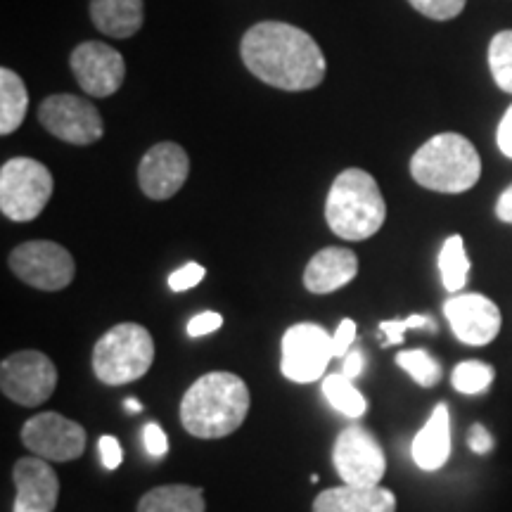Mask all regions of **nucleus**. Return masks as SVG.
Segmentation results:
<instances>
[{
	"instance_id": "obj_1",
	"label": "nucleus",
	"mask_w": 512,
	"mask_h": 512,
	"mask_svg": "<svg viewBox=\"0 0 512 512\" xmlns=\"http://www.w3.org/2000/svg\"><path fill=\"white\" fill-rule=\"evenodd\" d=\"M240 55L256 79L280 91H311L325 79V55L313 36L285 22H259L242 36Z\"/></svg>"
},
{
	"instance_id": "obj_2",
	"label": "nucleus",
	"mask_w": 512,
	"mask_h": 512,
	"mask_svg": "<svg viewBox=\"0 0 512 512\" xmlns=\"http://www.w3.org/2000/svg\"><path fill=\"white\" fill-rule=\"evenodd\" d=\"M249 389L233 373H207L190 384L181 401V422L192 437L223 439L245 422Z\"/></svg>"
},
{
	"instance_id": "obj_3",
	"label": "nucleus",
	"mask_w": 512,
	"mask_h": 512,
	"mask_svg": "<svg viewBox=\"0 0 512 512\" xmlns=\"http://www.w3.org/2000/svg\"><path fill=\"white\" fill-rule=\"evenodd\" d=\"M325 219L332 233L342 240L361 242L373 238L387 219L380 185L368 171L344 169L328 192Z\"/></svg>"
},
{
	"instance_id": "obj_4",
	"label": "nucleus",
	"mask_w": 512,
	"mask_h": 512,
	"mask_svg": "<svg viewBox=\"0 0 512 512\" xmlns=\"http://www.w3.org/2000/svg\"><path fill=\"white\" fill-rule=\"evenodd\" d=\"M411 176L422 188L458 195L475 188L482 176V159L465 136L439 133L413 155Z\"/></svg>"
},
{
	"instance_id": "obj_5",
	"label": "nucleus",
	"mask_w": 512,
	"mask_h": 512,
	"mask_svg": "<svg viewBox=\"0 0 512 512\" xmlns=\"http://www.w3.org/2000/svg\"><path fill=\"white\" fill-rule=\"evenodd\" d=\"M155 361V339L138 323H119L98 339L93 349V373L102 384L136 382Z\"/></svg>"
},
{
	"instance_id": "obj_6",
	"label": "nucleus",
	"mask_w": 512,
	"mask_h": 512,
	"mask_svg": "<svg viewBox=\"0 0 512 512\" xmlns=\"http://www.w3.org/2000/svg\"><path fill=\"white\" fill-rule=\"evenodd\" d=\"M53 197L48 166L31 157H15L0 169V211L10 221L27 223L41 216Z\"/></svg>"
},
{
	"instance_id": "obj_7",
	"label": "nucleus",
	"mask_w": 512,
	"mask_h": 512,
	"mask_svg": "<svg viewBox=\"0 0 512 512\" xmlns=\"http://www.w3.org/2000/svg\"><path fill=\"white\" fill-rule=\"evenodd\" d=\"M10 268L22 283L43 292H60L76 275L74 256L50 240L24 242L12 249Z\"/></svg>"
},
{
	"instance_id": "obj_8",
	"label": "nucleus",
	"mask_w": 512,
	"mask_h": 512,
	"mask_svg": "<svg viewBox=\"0 0 512 512\" xmlns=\"http://www.w3.org/2000/svg\"><path fill=\"white\" fill-rule=\"evenodd\" d=\"M57 387V368L41 351H19L0 363V389L19 406H41Z\"/></svg>"
},
{
	"instance_id": "obj_9",
	"label": "nucleus",
	"mask_w": 512,
	"mask_h": 512,
	"mask_svg": "<svg viewBox=\"0 0 512 512\" xmlns=\"http://www.w3.org/2000/svg\"><path fill=\"white\" fill-rule=\"evenodd\" d=\"M38 121L50 136L69 145H93L105 133L100 112L79 95H50L38 107Z\"/></svg>"
},
{
	"instance_id": "obj_10",
	"label": "nucleus",
	"mask_w": 512,
	"mask_h": 512,
	"mask_svg": "<svg viewBox=\"0 0 512 512\" xmlns=\"http://www.w3.org/2000/svg\"><path fill=\"white\" fill-rule=\"evenodd\" d=\"M332 463L342 482L351 486H377L387 470L380 441L361 425H351L339 434L332 448Z\"/></svg>"
},
{
	"instance_id": "obj_11",
	"label": "nucleus",
	"mask_w": 512,
	"mask_h": 512,
	"mask_svg": "<svg viewBox=\"0 0 512 512\" xmlns=\"http://www.w3.org/2000/svg\"><path fill=\"white\" fill-rule=\"evenodd\" d=\"M332 356L330 332L316 323H299L285 332L280 370L287 380L309 384L325 375Z\"/></svg>"
},
{
	"instance_id": "obj_12",
	"label": "nucleus",
	"mask_w": 512,
	"mask_h": 512,
	"mask_svg": "<svg viewBox=\"0 0 512 512\" xmlns=\"http://www.w3.org/2000/svg\"><path fill=\"white\" fill-rule=\"evenodd\" d=\"M22 441L43 460L67 463L79 458L86 448V430L60 413H41L24 422Z\"/></svg>"
},
{
	"instance_id": "obj_13",
	"label": "nucleus",
	"mask_w": 512,
	"mask_h": 512,
	"mask_svg": "<svg viewBox=\"0 0 512 512\" xmlns=\"http://www.w3.org/2000/svg\"><path fill=\"white\" fill-rule=\"evenodd\" d=\"M72 72L79 81L81 91L93 98H110L124 86L126 79V62L119 50L100 41H86L74 48Z\"/></svg>"
},
{
	"instance_id": "obj_14",
	"label": "nucleus",
	"mask_w": 512,
	"mask_h": 512,
	"mask_svg": "<svg viewBox=\"0 0 512 512\" xmlns=\"http://www.w3.org/2000/svg\"><path fill=\"white\" fill-rule=\"evenodd\" d=\"M190 174L188 152L176 143H157L145 152L138 166L140 190L150 200H169L183 188Z\"/></svg>"
},
{
	"instance_id": "obj_15",
	"label": "nucleus",
	"mask_w": 512,
	"mask_h": 512,
	"mask_svg": "<svg viewBox=\"0 0 512 512\" xmlns=\"http://www.w3.org/2000/svg\"><path fill=\"white\" fill-rule=\"evenodd\" d=\"M444 313L453 335L470 347L494 342L501 330V311L484 294H456L444 304Z\"/></svg>"
},
{
	"instance_id": "obj_16",
	"label": "nucleus",
	"mask_w": 512,
	"mask_h": 512,
	"mask_svg": "<svg viewBox=\"0 0 512 512\" xmlns=\"http://www.w3.org/2000/svg\"><path fill=\"white\" fill-rule=\"evenodd\" d=\"M17 498L12 512H53L60 498V479L50 467V460L22 458L12 470Z\"/></svg>"
},
{
	"instance_id": "obj_17",
	"label": "nucleus",
	"mask_w": 512,
	"mask_h": 512,
	"mask_svg": "<svg viewBox=\"0 0 512 512\" xmlns=\"http://www.w3.org/2000/svg\"><path fill=\"white\" fill-rule=\"evenodd\" d=\"M358 273V256L347 247H325L304 271V285L313 294H330L349 285Z\"/></svg>"
},
{
	"instance_id": "obj_18",
	"label": "nucleus",
	"mask_w": 512,
	"mask_h": 512,
	"mask_svg": "<svg viewBox=\"0 0 512 512\" xmlns=\"http://www.w3.org/2000/svg\"><path fill=\"white\" fill-rule=\"evenodd\" d=\"M313 512H396V496L377 486H337L318 494Z\"/></svg>"
},
{
	"instance_id": "obj_19",
	"label": "nucleus",
	"mask_w": 512,
	"mask_h": 512,
	"mask_svg": "<svg viewBox=\"0 0 512 512\" xmlns=\"http://www.w3.org/2000/svg\"><path fill=\"white\" fill-rule=\"evenodd\" d=\"M411 453L415 465L425 472L441 470L446 465L451 456V415H448L446 403H439L425 427L415 434Z\"/></svg>"
},
{
	"instance_id": "obj_20",
	"label": "nucleus",
	"mask_w": 512,
	"mask_h": 512,
	"mask_svg": "<svg viewBox=\"0 0 512 512\" xmlns=\"http://www.w3.org/2000/svg\"><path fill=\"white\" fill-rule=\"evenodd\" d=\"M91 19L105 36L131 38L143 29V0H91Z\"/></svg>"
},
{
	"instance_id": "obj_21",
	"label": "nucleus",
	"mask_w": 512,
	"mask_h": 512,
	"mask_svg": "<svg viewBox=\"0 0 512 512\" xmlns=\"http://www.w3.org/2000/svg\"><path fill=\"white\" fill-rule=\"evenodd\" d=\"M202 489L185 484H169L150 489L140 498L138 512H204Z\"/></svg>"
},
{
	"instance_id": "obj_22",
	"label": "nucleus",
	"mask_w": 512,
	"mask_h": 512,
	"mask_svg": "<svg viewBox=\"0 0 512 512\" xmlns=\"http://www.w3.org/2000/svg\"><path fill=\"white\" fill-rule=\"evenodd\" d=\"M29 110V91L19 74L0 69V133L10 136L24 124Z\"/></svg>"
},
{
	"instance_id": "obj_23",
	"label": "nucleus",
	"mask_w": 512,
	"mask_h": 512,
	"mask_svg": "<svg viewBox=\"0 0 512 512\" xmlns=\"http://www.w3.org/2000/svg\"><path fill=\"white\" fill-rule=\"evenodd\" d=\"M439 271L448 292H460L467 285L470 275V259L465 252V240L460 235H451L439 252Z\"/></svg>"
},
{
	"instance_id": "obj_24",
	"label": "nucleus",
	"mask_w": 512,
	"mask_h": 512,
	"mask_svg": "<svg viewBox=\"0 0 512 512\" xmlns=\"http://www.w3.org/2000/svg\"><path fill=\"white\" fill-rule=\"evenodd\" d=\"M325 399L337 413L347 415V418H361L368 411V401L354 387V382L347 375H330L323 380Z\"/></svg>"
},
{
	"instance_id": "obj_25",
	"label": "nucleus",
	"mask_w": 512,
	"mask_h": 512,
	"mask_svg": "<svg viewBox=\"0 0 512 512\" xmlns=\"http://www.w3.org/2000/svg\"><path fill=\"white\" fill-rule=\"evenodd\" d=\"M494 368L489 363L482 361H463L453 368L451 382L456 387V392L475 396V394H484L489 392V387L494 384Z\"/></svg>"
},
{
	"instance_id": "obj_26",
	"label": "nucleus",
	"mask_w": 512,
	"mask_h": 512,
	"mask_svg": "<svg viewBox=\"0 0 512 512\" xmlns=\"http://www.w3.org/2000/svg\"><path fill=\"white\" fill-rule=\"evenodd\" d=\"M396 363H399V368L406 370V373L425 389L437 387L441 380L439 361L432 354H427L425 349L401 351V354L396 356Z\"/></svg>"
},
{
	"instance_id": "obj_27",
	"label": "nucleus",
	"mask_w": 512,
	"mask_h": 512,
	"mask_svg": "<svg viewBox=\"0 0 512 512\" xmlns=\"http://www.w3.org/2000/svg\"><path fill=\"white\" fill-rule=\"evenodd\" d=\"M489 67L496 86L512 93V31H501L489 46Z\"/></svg>"
},
{
	"instance_id": "obj_28",
	"label": "nucleus",
	"mask_w": 512,
	"mask_h": 512,
	"mask_svg": "<svg viewBox=\"0 0 512 512\" xmlns=\"http://www.w3.org/2000/svg\"><path fill=\"white\" fill-rule=\"evenodd\" d=\"M406 330H437L434 320L430 316H408V318H399V320H382L380 323V332L384 337V347L389 344H401L403 342V332Z\"/></svg>"
},
{
	"instance_id": "obj_29",
	"label": "nucleus",
	"mask_w": 512,
	"mask_h": 512,
	"mask_svg": "<svg viewBox=\"0 0 512 512\" xmlns=\"http://www.w3.org/2000/svg\"><path fill=\"white\" fill-rule=\"evenodd\" d=\"M420 15L437 19V22H448V19L458 17L465 10L467 0H408Z\"/></svg>"
},
{
	"instance_id": "obj_30",
	"label": "nucleus",
	"mask_w": 512,
	"mask_h": 512,
	"mask_svg": "<svg viewBox=\"0 0 512 512\" xmlns=\"http://www.w3.org/2000/svg\"><path fill=\"white\" fill-rule=\"evenodd\" d=\"M204 266L195 264V261H190V264H185L183 268H178L169 275V287L174 292H188L192 290L195 285H200L204 280Z\"/></svg>"
},
{
	"instance_id": "obj_31",
	"label": "nucleus",
	"mask_w": 512,
	"mask_h": 512,
	"mask_svg": "<svg viewBox=\"0 0 512 512\" xmlns=\"http://www.w3.org/2000/svg\"><path fill=\"white\" fill-rule=\"evenodd\" d=\"M356 342V323L351 318H344L339 323L335 335H332V354L337 358H344L351 351V344Z\"/></svg>"
},
{
	"instance_id": "obj_32",
	"label": "nucleus",
	"mask_w": 512,
	"mask_h": 512,
	"mask_svg": "<svg viewBox=\"0 0 512 512\" xmlns=\"http://www.w3.org/2000/svg\"><path fill=\"white\" fill-rule=\"evenodd\" d=\"M143 444L152 458H162L169 451V439H166V432L157 422H150L143 430Z\"/></svg>"
},
{
	"instance_id": "obj_33",
	"label": "nucleus",
	"mask_w": 512,
	"mask_h": 512,
	"mask_svg": "<svg viewBox=\"0 0 512 512\" xmlns=\"http://www.w3.org/2000/svg\"><path fill=\"white\" fill-rule=\"evenodd\" d=\"M223 325V316L216 311H204L200 316H195L188 323V335L190 337H204V335H211V332L221 330Z\"/></svg>"
},
{
	"instance_id": "obj_34",
	"label": "nucleus",
	"mask_w": 512,
	"mask_h": 512,
	"mask_svg": "<svg viewBox=\"0 0 512 512\" xmlns=\"http://www.w3.org/2000/svg\"><path fill=\"white\" fill-rule=\"evenodd\" d=\"M100 460L102 465L107 467V470H117L121 465V460H124V453H121V446L117 437H112V434H105V437H100Z\"/></svg>"
},
{
	"instance_id": "obj_35",
	"label": "nucleus",
	"mask_w": 512,
	"mask_h": 512,
	"mask_svg": "<svg viewBox=\"0 0 512 512\" xmlns=\"http://www.w3.org/2000/svg\"><path fill=\"white\" fill-rule=\"evenodd\" d=\"M467 444H470V448L477 453V456H486V453L494 448V437H491V432L486 430L484 425H472Z\"/></svg>"
},
{
	"instance_id": "obj_36",
	"label": "nucleus",
	"mask_w": 512,
	"mask_h": 512,
	"mask_svg": "<svg viewBox=\"0 0 512 512\" xmlns=\"http://www.w3.org/2000/svg\"><path fill=\"white\" fill-rule=\"evenodd\" d=\"M498 147H501L505 157L512 159V105L510 110L505 112L501 126H498Z\"/></svg>"
},
{
	"instance_id": "obj_37",
	"label": "nucleus",
	"mask_w": 512,
	"mask_h": 512,
	"mask_svg": "<svg viewBox=\"0 0 512 512\" xmlns=\"http://www.w3.org/2000/svg\"><path fill=\"white\" fill-rule=\"evenodd\" d=\"M363 370V354L361 351L351 349L347 356H344V368H342V375H347L349 380H356L358 375H361Z\"/></svg>"
},
{
	"instance_id": "obj_38",
	"label": "nucleus",
	"mask_w": 512,
	"mask_h": 512,
	"mask_svg": "<svg viewBox=\"0 0 512 512\" xmlns=\"http://www.w3.org/2000/svg\"><path fill=\"white\" fill-rule=\"evenodd\" d=\"M496 216L505 223H512V185L508 190L503 192L501 197H498V204H496Z\"/></svg>"
},
{
	"instance_id": "obj_39",
	"label": "nucleus",
	"mask_w": 512,
	"mask_h": 512,
	"mask_svg": "<svg viewBox=\"0 0 512 512\" xmlns=\"http://www.w3.org/2000/svg\"><path fill=\"white\" fill-rule=\"evenodd\" d=\"M124 406H126L128 413H140V411H143V403L133 399V396H128V399L124 401Z\"/></svg>"
}]
</instances>
